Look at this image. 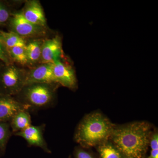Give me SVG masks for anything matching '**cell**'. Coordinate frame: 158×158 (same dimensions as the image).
I'll list each match as a JSON object with an SVG mask.
<instances>
[{
	"instance_id": "ffe728a7",
	"label": "cell",
	"mask_w": 158,
	"mask_h": 158,
	"mask_svg": "<svg viewBox=\"0 0 158 158\" xmlns=\"http://www.w3.org/2000/svg\"><path fill=\"white\" fill-rule=\"evenodd\" d=\"M10 16L9 10L0 2V26L6 23L10 19Z\"/></svg>"
},
{
	"instance_id": "4fadbf2b",
	"label": "cell",
	"mask_w": 158,
	"mask_h": 158,
	"mask_svg": "<svg viewBox=\"0 0 158 158\" xmlns=\"http://www.w3.org/2000/svg\"><path fill=\"white\" fill-rule=\"evenodd\" d=\"M43 42L40 40L35 39L26 43V51L28 64L34 65L40 61Z\"/></svg>"
},
{
	"instance_id": "ba28073f",
	"label": "cell",
	"mask_w": 158,
	"mask_h": 158,
	"mask_svg": "<svg viewBox=\"0 0 158 158\" xmlns=\"http://www.w3.org/2000/svg\"><path fill=\"white\" fill-rule=\"evenodd\" d=\"M63 51L60 37L56 36L43 41L40 58L42 63L53 64L61 59Z\"/></svg>"
},
{
	"instance_id": "7c38bea8",
	"label": "cell",
	"mask_w": 158,
	"mask_h": 158,
	"mask_svg": "<svg viewBox=\"0 0 158 158\" xmlns=\"http://www.w3.org/2000/svg\"><path fill=\"white\" fill-rule=\"evenodd\" d=\"M31 116L28 110H23L18 112L9 122L11 132L13 134L25 129L31 125Z\"/></svg>"
},
{
	"instance_id": "5b68a950",
	"label": "cell",
	"mask_w": 158,
	"mask_h": 158,
	"mask_svg": "<svg viewBox=\"0 0 158 158\" xmlns=\"http://www.w3.org/2000/svg\"><path fill=\"white\" fill-rule=\"evenodd\" d=\"M9 23L11 31L23 38L36 37L44 33V27L30 23L25 18L22 12L13 15L10 18Z\"/></svg>"
},
{
	"instance_id": "5bb4252c",
	"label": "cell",
	"mask_w": 158,
	"mask_h": 158,
	"mask_svg": "<svg viewBox=\"0 0 158 158\" xmlns=\"http://www.w3.org/2000/svg\"><path fill=\"white\" fill-rule=\"evenodd\" d=\"M0 39L7 49L15 47H25L24 38L20 37L13 31L6 32L0 31Z\"/></svg>"
},
{
	"instance_id": "8992f818",
	"label": "cell",
	"mask_w": 158,
	"mask_h": 158,
	"mask_svg": "<svg viewBox=\"0 0 158 158\" xmlns=\"http://www.w3.org/2000/svg\"><path fill=\"white\" fill-rule=\"evenodd\" d=\"M53 71L57 84L71 90L76 88L77 84L76 76L70 65L60 59L53 64Z\"/></svg>"
},
{
	"instance_id": "d6986e66",
	"label": "cell",
	"mask_w": 158,
	"mask_h": 158,
	"mask_svg": "<svg viewBox=\"0 0 158 158\" xmlns=\"http://www.w3.org/2000/svg\"><path fill=\"white\" fill-rule=\"evenodd\" d=\"M0 60L6 65L11 64V60L9 57L8 51L0 39Z\"/></svg>"
},
{
	"instance_id": "9c48e42d",
	"label": "cell",
	"mask_w": 158,
	"mask_h": 158,
	"mask_svg": "<svg viewBox=\"0 0 158 158\" xmlns=\"http://www.w3.org/2000/svg\"><path fill=\"white\" fill-rule=\"evenodd\" d=\"M33 83L57 84L54 78L53 64L42 63L27 72L26 85Z\"/></svg>"
},
{
	"instance_id": "7a4b0ae2",
	"label": "cell",
	"mask_w": 158,
	"mask_h": 158,
	"mask_svg": "<svg viewBox=\"0 0 158 158\" xmlns=\"http://www.w3.org/2000/svg\"><path fill=\"white\" fill-rule=\"evenodd\" d=\"M115 124L100 112L85 115L79 123L74 135V140L82 148L97 147L110 140Z\"/></svg>"
},
{
	"instance_id": "2e32d148",
	"label": "cell",
	"mask_w": 158,
	"mask_h": 158,
	"mask_svg": "<svg viewBox=\"0 0 158 158\" xmlns=\"http://www.w3.org/2000/svg\"><path fill=\"white\" fill-rule=\"evenodd\" d=\"M7 51L11 61L12 60L22 65L28 64L26 53V46L15 47L8 49Z\"/></svg>"
},
{
	"instance_id": "ac0fdd59",
	"label": "cell",
	"mask_w": 158,
	"mask_h": 158,
	"mask_svg": "<svg viewBox=\"0 0 158 158\" xmlns=\"http://www.w3.org/2000/svg\"><path fill=\"white\" fill-rule=\"evenodd\" d=\"M149 146L151 150L148 158H158V133L156 130L153 131L152 135Z\"/></svg>"
},
{
	"instance_id": "9a60e30c",
	"label": "cell",
	"mask_w": 158,
	"mask_h": 158,
	"mask_svg": "<svg viewBox=\"0 0 158 158\" xmlns=\"http://www.w3.org/2000/svg\"><path fill=\"white\" fill-rule=\"evenodd\" d=\"M97 147L100 158H124L118 148L110 140Z\"/></svg>"
},
{
	"instance_id": "e0dca14e",
	"label": "cell",
	"mask_w": 158,
	"mask_h": 158,
	"mask_svg": "<svg viewBox=\"0 0 158 158\" xmlns=\"http://www.w3.org/2000/svg\"><path fill=\"white\" fill-rule=\"evenodd\" d=\"M11 133L9 123L0 122V153L6 149Z\"/></svg>"
},
{
	"instance_id": "3957f363",
	"label": "cell",
	"mask_w": 158,
	"mask_h": 158,
	"mask_svg": "<svg viewBox=\"0 0 158 158\" xmlns=\"http://www.w3.org/2000/svg\"><path fill=\"white\" fill-rule=\"evenodd\" d=\"M58 84L33 83L26 85L15 98L30 110L50 107L56 98Z\"/></svg>"
},
{
	"instance_id": "52a82bcc",
	"label": "cell",
	"mask_w": 158,
	"mask_h": 158,
	"mask_svg": "<svg viewBox=\"0 0 158 158\" xmlns=\"http://www.w3.org/2000/svg\"><path fill=\"white\" fill-rule=\"evenodd\" d=\"M45 125L33 126L32 125L22 131L15 133V135L24 139L30 146L39 147L46 152L50 153L47 144L44 138Z\"/></svg>"
},
{
	"instance_id": "277c9868",
	"label": "cell",
	"mask_w": 158,
	"mask_h": 158,
	"mask_svg": "<svg viewBox=\"0 0 158 158\" xmlns=\"http://www.w3.org/2000/svg\"><path fill=\"white\" fill-rule=\"evenodd\" d=\"M27 72L11 64L0 71V94L15 97L25 86Z\"/></svg>"
},
{
	"instance_id": "30bf717a",
	"label": "cell",
	"mask_w": 158,
	"mask_h": 158,
	"mask_svg": "<svg viewBox=\"0 0 158 158\" xmlns=\"http://www.w3.org/2000/svg\"><path fill=\"white\" fill-rule=\"evenodd\" d=\"M23 110L28 111L15 97L0 94V122L9 123L18 112Z\"/></svg>"
},
{
	"instance_id": "8fae6325",
	"label": "cell",
	"mask_w": 158,
	"mask_h": 158,
	"mask_svg": "<svg viewBox=\"0 0 158 158\" xmlns=\"http://www.w3.org/2000/svg\"><path fill=\"white\" fill-rule=\"evenodd\" d=\"M22 13L27 20L35 25L42 27H45L46 26V19L44 11L38 1L33 0L27 2Z\"/></svg>"
},
{
	"instance_id": "7402d4cb",
	"label": "cell",
	"mask_w": 158,
	"mask_h": 158,
	"mask_svg": "<svg viewBox=\"0 0 158 158\" xmlns=\"http://www.w3.org/2000/svg\"><path fill=\"white\" fill-rule=\"evenodd\" d=\"M69 158H71V157L69 156Z\"/></svg>"
},
{
	"instance_id": "44dd1931",
	"label": "cell",
	"mask_w": 158,
	"mask_h": 158,
	"mask_svg": "<svg viewBox=\"0 0 158 158\" xmlns=\"http://www.w3.org/2000/svg\"><path fill=\"white\" fill-rule=\"evenodd\" d=\"M74 158H94L90 152L81 148H77L74 152Z\"/></svg>"
},
{
	"instance_id": "6da1fadb",
	"label": "cell",
	"mask_w": 158,
	"mask_h": 158,
	"mask_svg": "<svg viewBox=\"0 0 158 158\" xmlns=\"http://www.w3.org/2000/svg\"><path fill=\"white\" fill-rule=\"evenodd\" d=\"M153 132L146 121H135L116 125L110 140L124 158H145Z\"/></svg>"
}]
</instances>
